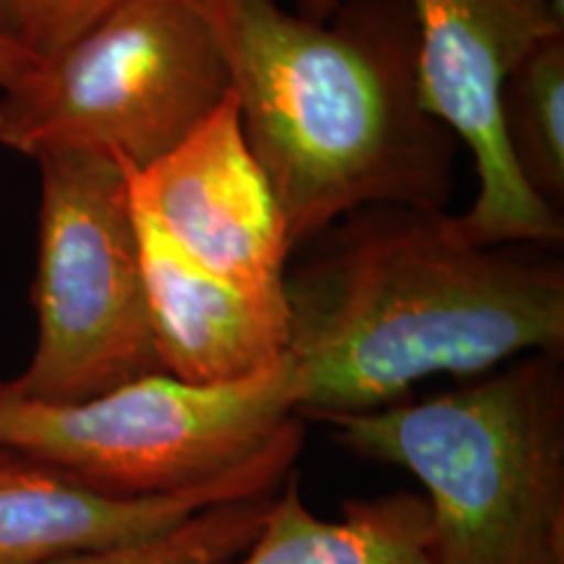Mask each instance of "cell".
I'll use <instances>...</instances> for the list:
<instances>
[{"mask_svg":"<svg viewBox=\"0 0 564 564\" xmlns=\"http://www.w3.org/2000/svg\"><path fill=\"white\" fill-rule=\"evenodd\" d=\"M285 274L295 415L403 403L429 377H484L564 350L552 246H478L444 209L371 207Z\"/></svg>","mask_w":564,"mask_h":564,"instance_id":"cell-1","label":"cell"},{"mask_svg":"<svg viewBox=\"0 0 564 564\" xmlns=\"http://www.w3.org/2000/svg\"><path fill=\"white\" fill-rule=\"evenodd\" d=\"M192 3L228 66L291 251L361 209H444L455 137L421 102L405 0H348L333 24L274 0Z\"/></svg>","mask_w":564,"mask_h":564,"instance_id":"cell-2","label":"cell"},{"mask_svg":"<svg viewBox=\"0 0 564 564\" xmlns=\"http://www.w3.org/2000/svg\"><path fill=\"white\" fill-rule=\"evenodd\" d=\"M316 421L348 453L419 478L436 564H564L562 356L531 352L419 403Z\"/></svg>","mask_w":564,"mask_h":564,"instance_id":"cell-3","label":"cell"},{"mask_svg":"<svg viewBox=\"0 0 564 564\" xmlns=\"http://www.w3.org/2000/svg\"><path fill=\"white\" fill-rule=\"evenodd\" d=\"M0 91L9 150L105 152L144 171L220 108L230 76L192 0H123Z\"/></svg>","mask_w":564,"mask_h":564,"instance_id":"cell-4","label":"cell"},{"mask_svg":"<svg viewBox=\"0 0 564 564\" xmlns=\"http://www.w3.org/2000/svg\"><path fill=\"white\" fill-rule=\"evenodd\" d=\"M37 165V345L9 384L63 405L162 373L129 165L105 152H55Z\"/></svg>","mask_w":564,"mask_h":564,"instance_id":"cell-5","label":"cell"},{"mask_svg":"<svg viewBox=\"0 0 564 564\" xmlns=\"http://www.w3.org/2000/svg\"><path fill=\"white\" fill-rule=\"evenodd\" d=\"M295 419L288 356L236 384L167 373L82 403H40L0 382V444L110 497H162L215 481Z\"/></svg>","mask_w":564,"mask_h":564,"instance_id":"cell-6","label":"cell"},{"mask_svg":"<svg viewBox=\"0 0 564 564\" xmlns=\"http://www.w3.org/2000/svg\"><path fill=\"white\" fill-rule=\"evenodd\" d=\"M343 0H299L301 17L333 19ZM415 26L421 102L468 147L478 194L455 215L478 246L562 243V215L525 186L502 133V87L539 42L564 34L544 0H405Z\"/></svg>","mask_w":564,"mask_h":564,"instance_id":"cell-7","label":"cell"},{"mask_svg":"<svg viewBox=\"0 0 564 564\" xmlns=\"http://www.w3.org/2000/svg\"><path fill=\"white\" fill-rule=\"evenodd\" d=\"M129 186L133 209L188 259L257 299L288 303L285 220L232 95L165 158L129 167Z\"/></svg>","mask_w":564,"mask_h":564,"instance_id":"cell-8","label":"cell"},{"mask_svg":"<svg viewBox=\"0 0 564 564\" xmlns=\"http://www.w3.org/2000/svg\"><path fill=\"white\" fill-rule=\"evenodd\" d=\"M303 447L295 415L236 470L162 497H110L53 465L0 444V564H45L95 549L133 544L181 525L207 507L270 494L285 481Z\"/></svg>","mask_w":564,"mask_h":564,"instance_id":"cell-9","label":"cell"},{"mask_svg":"<svg viewBox=\"0 0 564 564\" xmlns=\"http://www.w3.org/2000/svg\"><path fill=\"white\" fill-rule=\"evenodd\" d=\"M133 215L162 373L188 384H236L280 366L291 340L288 303L217 278L150 217Z\"/></svg>","mask_w":564,"mask_h":564,"instance_id":"cell-10","label":"cell"},{"mask_svg":"<svg viewBox=\"0 0 564 564\" xmlns=\"http://www.w3.org/2000/svg\"><path fill=\"white\" fill-rule=\"evenodd\" d=\"M230 564H436L432 512L423 494L390 491L348 499L337 518H319L291 470Z\"/></svg>","mask_w":564,"mask_h":564,"instance_id":"cell-11","label":"cell"},{"mask_svg":"<svg viewBox=\"0 0 564 564\" xmlns=\"http://www.w3.org/2000/svg\"><path fill=\"white\" fill-rule=\"evenodd\" d=\"M502 133L514 167L541 202H564V34L533 47L502 87Z\"/></svg>","mask_w":564,"mask_h":564,"instance_id":"cell-12","label":"cell"},{"mask_svg":"<svg viewBox=\"0 0 564 564\" xmlns=\"http://www.w3.org/2000/svg\"><path fill=\"white\" fill-rule=\"evenodd\" d=\"M272 494L207 507L171 531L133 544L68 554L45 564H230L257 535Z\"/></svg>","mask_w":564,"mask_h":564,"instance_id":"cell-13","label":"cell"},{"mask_svg":"<svg viewBox=\"0 0 564 564\" xmlns=\"http://www.w3.org/2000/svg\"><path fill=\"white\" fill-rule=\"evenodd\" d=\"M123 0H0V37L51 61Z\"/></svg>","mask_w":564,"mask_h":564,"instance_id":"cell-14","label":"cell"},{"mask_svg":"<svg viewBox=\"0 0 564 564\" xmlns=\"http://www.w3.org/2000/svg\"><path fill=\"white\" fill-rule=\"evenodd\" d=\"M40 61H34L32 55H26L21 47L13 45L6 37H0V89L17 84L21 76L30 74Z\"/></svg>","mask_w":564,"mask_h":564,"instance_id":"cell-15","label":"cell"},{"mask_svg":"<svg viewBox=\"0 0 564 564\" xmlns=\"http://www.w3.org/2000/svg\"><path fill=\"white\" fill-rule=\"evenodd\" d=\"M544 3L549 6V11H552L554 17L564 24V0H544Z\"/></svg>","mask_w":564,"mask_h":564,"instance_id":"cell-16","label":"cell"}]
</instances>
